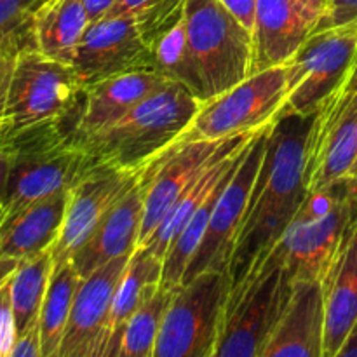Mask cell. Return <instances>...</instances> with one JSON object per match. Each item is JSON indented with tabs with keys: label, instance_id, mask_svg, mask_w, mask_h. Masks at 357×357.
<instances>
[{
	"label": "cell",
	"instance_id": "7402d4cb",
	"mask_svg": "<svg viewBox=\"0 0 357 357\" xmlns=\"http://www.w3.org/2000/svg\"><path fill=\"white\" fill-rule=\"evenodd\" d=\"M321 284L326 310L324 357H337L357 321V215Z\"/></svg>",
	"mask_w": 357,
	"mask_h": 357
},
{
	"label": "cell",
	"instance_id": "8fae6325",
	"mask_svg": "<svg viewBox=\"0 0 357 357\" xmlns=\"http://www.w3.org/2000/svg\"><path fill=\"white\" fill-rule=\"evenodd\" d=\"M356 160L357 93L340 87L314 112L305 146L307 194L349 178Z\"/></svg>",
	"mask_w": 357,
	"mask_h": 357
},
{
	"label": "cell",
	"instance_id": "44dd1931",
	"mask_svg": "<svg viewBox=\"0 0 357 357\" xmlns=\"http://www.w3.org/2000/svg\"><path fill=\"white\" fill-rule=\"evenodd\" d=\"M68 188L35 202L0 227V284L10 279L23 261L52 248L65 218Z\"/></svg>",
	"mask_w": 357,
	"mask_h": 357
},
{
	"label": "cell",
	"instance_id": "5bb4252c",
	"mask_svg": "<svg viewBox=\"0 0 357 357\" xmlns=\"http://www.w3.org/2000/svg\"><path fill=\"white\" fill-rule=\"evenodd\" d=\"M227 139L229 138L220 142H206V139L181 138L146 166L145 208H143L138 246H143L152 237L157 227L166 218L167 211L190 187L192 181L215 159Z\"/></svg>",
	"mask_w": 357,
	"mask_h": 357
},
{
	"label": "cell",
	"instance_id": "ffe728a7",
	"mask_svg": "<svg viewBox=\"0 0 357 357\" xmlns=\"http://www.w3.org/2000/svg\"><path fill=\"white\" fill-rule=\"evenodd\" d=\"M316 28V21L296 0H257L251 31V75L274 66H284Z\"/></svg>",
	"mask_w": 357,
	"mask_h": 357
},
{
	"label": "cell",
	"instance_id": "ba28073f",
	"mask_svg": "<svg viewBox=\"0 0 357 357\" xmlns=\"http://www.w3.org/2000/svg\"><path fill=\"white\" fill-rule=\"evenodd\" d=\"M357 59V21L317 30L286 63L281 115H309L344 86Z\"/></svg>",
	"mask_w": 357,
	"mask_h": 357
},
{
	"label": "cell",
	"instance_id": "ac0fdd59",
	"mask_svg": "<svg viewBox=\"0 0 357 357\" xmlns=\"http://www.w3.org/2000/svg\"><path fill=\"white\" fill-rule=\"evenodd\" d=\"M324 328L323 284L317 279H296L261 357H324Z\"/></svg>",
	"mask_w": 357,
	"mask_h": 357
},
{
	"label": "cell",
	"instance_id": "52a82bcc",
	"mask_svg": "<svg viewBox=\"0 0 357 357\" xmlns=\"http://www.w3.org/2000/svg\"><path fill=\"white\" fill-rule=\"evenodd\" d=\"M230 293V272L208 271L178 286L153 357H215Z\"/></svg>",
	"mask_w": 357,
	"mask_h": 357
},
{
	"label": "cell",
	"instance_id": "d6986e66",
	"mask_svg": "<svg viewBox=\"0 0 357 357\" xmlns=\"http://www.w3.org/2000/svg\"><path fill=\"white\" fill-rule=\"evenodd\" d=\"M145 169L138 183L100 220L96 229L70 258L82 279L115 258L132 255L138 248L145 208Z\"/></svg>",
	"mask_w": 357,
	"mask_h": 357
},
{
	"label": "cell",
	"instance_id": "8d00e7d4",
	"mask_svg": "<svg viewBox=\"0 0 357 357\" xmlns=\"http://www.w3.org/2000/svg\"><path fill=\"white\" fill-rule=\"evenodd\" d=\"M296 2L310 14V17L317 23V28L326 20L331 10V0H296Z\"/></svg>",
	"mask_w": 357,
	"mask_h": 357
},
{
	"label": "cell",
	"instance_id": "9c48e42d",
	"mask_svg": "<svg viewBox=\"0 0 357 357\" xmlns=\"http://www.w3.org/2000/svg\"><path fill=\"white\" fill-rule=\"evenodd\" d=\"M284 98L286 65L261 70L202 103L181 138L220 142L258 131L281 117Z\"/></svg>",
	"mask_w": 357,
	"mask_h": 357
},
{
	"label": "cell",
	"instance_id": "e575fe53",
	"mask_svg": "<svg viewBox=\"0 0 357 357\" xmlns=\"http://www.w3.org/2000/svg\"><path fill=\"white\" fill-rule=\"evenodd\" d=\"M241 23L253 31L255 14H257V0H220Z\"/></svg>",
	"mask_w": 357,
	"mask_h": 357
},
{
	"label": "cell",
	"instance_id": "3957f363",
	"mask_svg": "<svg viewBox=\"0 0 357 357\" xmlns=\"http://www.w3.org/2000/svg\"><path fill=\"white\" fill-rule=\"evenodd\" d=\"M72 129L73 110H70L59 121L0 138L13 149V166L0 209V227L35 202L70 188L86 173V153L73 142Z\"/></svg>",
	"mask_w": 357,
	"mask_h": 357
},
{
	"label": "cell",
	"instance_id": "b9f144b4",
	"mask_svg": "<svg viewBox=\"0 0 357 357\" xmlns=\"http://www.w3.org/2000/svg\"><path fill=\"white\" fill-rule=\"evenodd\" d=\"M352 195H354V199H357V178L352 180Z\"/></svg>",
	"mask_w": 357,
	"mask_h": 357
},
{
	"label": "cell",
	"instance_id": "9a60e30c",
	"mask_svg": "<svg viewBox=\"0 0 357 357\" xmlns=\"http://www.w3.org/2000/svg\"><path fill=\"white\" fill-rule=\"evenodd\" d=\"M129 258L131 255L115 258L80 281L59 357L107 356L112 302Z\"/></svg>",
	"mask_w": 357,
	"mask_h": 357
},
{
	"label": "cell",
	"instance_id": "5b68a950",
	"mask_svg": "<svg viewBox=\"0 0 357 357\" xmlns=\"http://www.w3.org/2000/svg\"><path fill=\"white\" fill-rule=\"evenodd\" d=\"M82 91L72 65L42 54L28 42L14 56L2 136L59 121L79 103Z\"/></svg>",
	"mask_w": 357,
	"mask_h": 357
},
{
	"label": "cell",
	"instance_id": "836d02e7",
	"mask_svg": "<svg viewBox=\"0 0 357 357\" xmlns=\"http://www.w3.org/2000/svg\"><path fill=\"white\" fill-rule=\"evenodd\" d=\"M357 21V0H331V10L317 30ZM316 30V31H317Z\"/></svg>",
	"mask_w": 357,
	"mask_h": 357
},
{
	"label": "cell",
	"instance_id": "4dcf8cb0",
	"mask_svg": "<svg viewBox=\"0 0 357 357\" xmlns=\"http://www.w3.org/2000/svg\"><path fill=\"white\" fill-rule=\"evenodd\" d=\"M17 338L16 317L10 298V279L0 284V357H9Z\"/></svg>",
	"mask_w": 357,
	"mask_h": 357
},
{
	"label": "cell",
	"instance_id": "4316f807",
	"mask_svg": "<svg viewBox=\"0 0 357 357\" xmlns=\"http://www.w3.org/2000/svg\"><path fill=\"white\" fill-rule=\"evenodd\" d=\"M52 267H54L52 248H49L23 261L10 278V298H13L17 335L40 321L42 303L47 291Z\"/></svg>",
	"mask_w": 357,
	"mask_h": 357
},
{
	"label": "cell",
	"instance_id": "6da1fadb",
	"mask_svg": "<svg viewBox=\"0 0 357 357\" xmlns=\"http://www.w3.org/2000/svg\"><path fill=\"white\" fill-rule=\"evenodd\" d=\"M312 117L281 115L272 126L230 260V289L271 253L305 199V146Z\"/></svg>",
	"mask_w": 357,
	"mask_h": 357
},
{
	"label": "cell",
	"instance_id": "74e56055",
	"mask_svg": "<svg viewBox=\"0 0 357 357\" xmlns=\"http://www.w3.org/2000/svg\"><path fill=\"white\" fill-rule=\"evenodd\" d=\"M114 3L115 0H84V6H86L91 23H96L98 20L107 16V13Z\"/></svg>",
	"mask_w": 357,
	"mask_h": 357
},
{
	"label": "cell",
	"instance_id": "f35d334b",
	"mask_svg": "<svg viewBox=\"0 0 357 357\" xmlns=\"http://www.w3.org/2000/svg\"><path fill=\"white\" fill-rule=\"evenodd\" d=\"M337 357H357V321L354 326H352L351 333L345 338L344 345H342V349L338 351Z\"/></svg>",
	"mask_w": 357,
	"mask_h": 357
},
{
	"label": "cell",
	"instance_id": "60d3db41",
	"mask_svg": "<svg viewBox=\"0 0 357 357\" xmlns=\"http://www.w3.org/2000/svg\"><path fill=\"white\" fill-rule=\"evenodd\" d=\"M349 178H351V180H356V178H357V160H356V164H354V167H352V171H351V174H349Z\"/></svg>",
	"mask_w": 357,
	"mask_h": 357
},
{
	"label": "cell",
	"instance_id": "603a6c76",
	"mask_svg": "<svg viewBox=\"0 0 357 357\" xmlns=\"http://www.w3.org/2000/svg\"><path fill=\"white\" fill-rule=\"evenodd\" d=\"M89 24L84 0H42L31 17V42L42 54L72 65Z\"/></svg>",
	"mask_w": 357,
	"mask_h": 357
},
{
	"label": "cell",
	"instance_id": "d6a6232c",
	"mask_svg": "<svg viewBox=\"0 0 357 357\" xmlns=\"http://www.w3.org/2000/svg\"><path fill=\"white\" fill-rule=\"evenodd\" d=\"M9 357H42L40 321L33 323L23 333L17 335L16 344H14Z\"/></svg>",
	"mask_w": 357,
	"mask_h": 357
},
{
	"label": "cell",
	"instance_id": "e0dca14e",
	"mask_svg": "<svg viewBox=\"0 0 357 357\" xmlns=\"http://www.w3.org/2000/svg\"><path fill=\"white\" fill-rule=\"evenodd\" d=\"M169 84L173 82L155 70H138L86 87L79 101V114L73 121V142L82 143L105 131L129 114L136 105Z\"/></svg>",
	"mask_w": 357,
	"mask_h": 357
},
{
	"label": "cell",
	"instance_id": "d4e9b609",
	"mask_svg": "<svg viewBox=\"0 0 357 357\" xmlns=\"http://www.w3.org/2000/svg\"><path fill=\"white\" fill-rule=\"evenodd\" d=\"M153 54V70L171 82L187 87L195 98L206 103V87L201 68L190 47L185 24V14L150 44Z\"/></svg>",
	"mask_w": 357,
	"mask_h": 357
},
{
	"label": "cell",
	"instance_id": "2e32d148",
	"mask_svg": "<svg viewBox=\"0 0 357 357\" xmlns=\"http://www.w3.org/2000/svg\"><path fill=\"white\" fill-rule=\"evenodd\" d=\"M357 215V199L349 197L335 211L314 222L289 223L275 243L286 268L296 279H317L326 274L352 220Z\"/></svg>",
	"mask_w": 357,
	"mask_h": 357
},
{
	"label": "cell",
	"instance_id": "4fadbf2b",
	"mask_svg": "<svg viewBox=\"0 0 357 357\" xmlns=\"http://www.w3.org/2000/svg\"><path fill=\"white\" fill-rule=\"evenodd\" d=\"M143 169L91 167L68 188L65 218L58 239L52 244L54 265L70 261L100 220L138 183Z\"/></svg>",
	"mask_w": 357,
	"mask_h": 357
},
{
	"label": "cell",
	"instance_id": "cb8c5ba5",
	"mask_svg": "<svg viewBox=\"0 0 357 357\" xmlns=\"http://www.w3.org/2000/svg\"><path fill=\"white\" fill-rule=\"evenodd\" d=\"M160 282H162V258L155 257L149 248H136L115 289L105 357H117L126 324L146 302V298L157 291Z\"/></svg>",
	"mask_w": 357,
	"mask_h": 357
},
{
	"label": "cell",
	"instance_id": "484cf974",
	"mask_svg": "<svg viewBox=\"0 0 357 357\" xmlns=\"http://www.w3.org/2000/svg\"><path fill=\"white\" fill-rule=\"evenodd\" d=\"M80 281L82 278L77 274L72 261L52 267L40 310L42 357H59V349Z\"/></svg>",
	"mask_w": 357,
	"mask_h": 357
},
{
	"label": "cell",
	"instance_id": "f1b7e54d",
	"mask_svg": "<svg viewBox=\"0 0 357 357\" xmlns=\"http://www.w3.org/2000/svg\"><path fill=\"white\" fill-rule=\"evenodd\" d=\"M185 0H115L107 16L135 20L149 45L183 16Z\"/></svg>",
	"mask_w": 357,
	"mask_h": 357
},
{
	"label": "cell",
	"instance_id": "83f0119b",
	"mask_svg": "<svg viewBox=\"0 0 357 357\" xmlns=\"http://www.w3.org/2000/svg\"><path fill=\"white\" fill-rule=\"evenodd\" d=\"M176 289V288H174ZM174 289L160 284L126 324L117 357H153L160 326Z\"/></svg>",
	"mask_w": 357,
	"mask_h": 357
},
{
	"label": "cell",
	"instance_id": "d590c367",
	"mask_svg": "<svg viewBox=\"0 0 357 357\" xmlns=\"http://www.w3.org/2000/svg\"><path fill=\"white\" fill-rule=\"evenodd\" d=\"M10 166H13V149L9 143L0 139V209H2L3 199H6Z\"/></svg>",
	"mask_w": 357,
	"mask_h": 357
},
{
	"label": "cell",
	"instance_id": "1f68e13d",
	"mask_svg": "<svg viewBox=\"0 0 357 357\" xmlns=\"http://www.w3.org/2000/svg\"><path fill=\"white\" fill-rule=\"evenodd\" d=\"M31 42L28 40H16L10 44L0 45V136L3 132V126H6V108H7V91H9V80L10 72H13L14 56L23 47L24 44Z\"/></svg>",
	"mask_w": 357,
	"mask_h": 357
},
{
	"label": "cell",
	"instance_id": "f546056e",
	"mask_svg": "<svg viewBox=\"0 0 357 357\" xmlns=\"http://www.w3.org/2000/svg\"><path fill=\"white\" fill-rule=\"evenodd\" d=\"M42 0H0V45L31 38L30 24Z\"/></svg>",
	"mask_w": 357,
	"mask_h": 357
},
{
	"label": "cell",
	"instance_id": "ab89813d",
	"mask_svg": "<svg viewBox=\"0 0 357 357\" xmlns=\"http://www.w3.org/2000/svg\"><path fill=\"white\" fill-rule=\"evenodd\" d=\"M342 89H344L345 93H357V59L354 63V68H352L351 75L347 77V80L344 82Z\"/></svg>",
	"mask_w": 357,
	"mask_h": 357
},
{
	"label": "cell",
	"instance_id": "277c9868",
	"mask_svg": "<svg viewBox=\"0 0 357 357\" xmlns=\"http://www.w3.org/2000/svg\"><path fill=\"white\" fill-rule=\"evenodd\" d=\"M293 289V278L272 248L230 289L215 357H261Z\"/></svg>",
	"mask_w": 357,
	"mask_h": 357
},
{
	"label": "cell",
	"instance_id": "30bf717a",
	"mask_svg": "<svg viewBox=\"0 0 357 357\" xmlns=\"http://www.w3.org/2000/svg\"><path fill=\"white\" fill-rule=\"evenodd\" d=\"M274 124L258 131V135L255 136L250 149H248L246 155L237 166L236 173L223 187L222 194H220L218 201L213 208L211 216H209L201 244H199L197 251H195L187 271H185L181 284L188 282L202 272H230V260H232L234 248H236L237 234L243 225L248 201H250L258 173H260L261 162H264L265 152H267L268 135H271V129Z\"/></svg>",
	"mask_w": 357,
	"mask_h": 357
},
{
	"label": "cell",
	"instance_id": "7c38bea8",
	"mask_svg": "<svg viewBox=\"0 0 357 357\" xmlns=\"http://www.w3.org/2000/svg\"><path fill=\"white\" fill-rule=\"evenodd\" d=\"M82 89L122 73L153 70V54L129 16H105L91 23L72 61Z\"/></svg>",
	"mask_w": 357,
	"mask_h": 357
},
{
	"label": "cell",
	"instance_id": "8992f818",
	"mask_svg": "<svg viewBox=\"0 0 357 357\" xmlns=\"http://www.w3.org/2000/svg\"><path fill=\"white\" fill-rule=\"evenodd\" d=\"M183 14L208 101L251 75L253 33L220 0H185Z\"/></svg>",
	"mask_w": 357,
	"mask_h": 357
},
{
	"label": "cell",
	"instance_id": "7a4b0ae2",
	"mask_svg": "<svg viewBox=\"0 0 357 357\" xmlns=\"http://www.w3.org/2000/svg\"><path fill=\"white\" fill-rule=\"evenodd\" d=\"M201 107L202 101L187 87L173 82L77 145L86 153L87 169L139 171L181 139Z\"/></svg>",
	"mask_w": 357,
	"mask_h": 357
}]
</instances>
